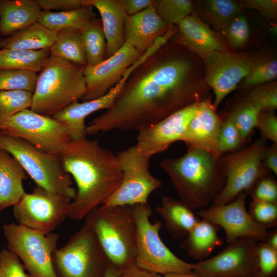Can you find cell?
<instances>
[{"label": "cell", "mask_w": 277, "mask_h": 277, "mask_svg": "<svg viewBox=\"0 0 277 277\" xmlns=\"http://www.w3.org/2000/svg\"><path fill=\"white\" fill-rule=\"evenodd\" d=\"M50 57L49 49L0 50V69H17L41 72Z\"/></svg>", "instance_id": "31"}, {"label": "cell", "mask_w": 277, "mask_h": 277, "mask_svg": "<svg viewBox=\"0 0 277 277\" xmlns=\"http://www.w3.org/2000/svg\"><path fill=\"white\" fill-rule=\"evenodd\" d=\"M116 155L122 171V181L116 190L103 205L132 206L148 203L150 195L162 186L161 181L150 172L152 156L139 151L135 145L121 150Z\"/></svg>", "instance_id": "12"}, {"label": "cell", "mask_w": 277, "mask_h": 277, "mask_svg": "<svg viewBox=\"0 0 277 277\" xmlns=\"http://www.w3.org/2000/svg\"><path fill=\"white\" fill-rule=\"evenodd\" d=\"M127 80L122 77L120 82L104 96L89 101L73 102L52 117L66 125L71 140H78L86 137V118L96 111L110 109Z\"/></svg>", "instance_id": "20"}, {"label": "cell", "mask_w": 277, "mask_h": 277, "mask_svg": "<svg viewBox=\"0 0 277 277\" xmlns=\"http://www.w3.org/2000/svg\"><path fill=\"white\" fill-rule=\"evenodd\" d=\"M0 277H30L20 259L8 249L0 252Z\"/></svg>", "instance_id": "44"}, {"label": "cell", "mask_w": 277, "mask_h": 277, "mask_svg": "<svg viewBox=\"0 0 277 277\" xmlns=\"http://www.w3.org/2000/svg\"><path fill=\"white\" fill-rule=\"evenodd\" d=\"M246 193H242L233 201L224 205H210L199 209L195 214L201 219L222 227L229 244L235 240L248 237L259 242H265L268 229L256 223L247 211Z\"/></svg>", "instance_id": "15"}, {"label": "cell", "mask_w": 277, "mask_h": 277, "mask_svg": "<svg viewBox=\"0 0 277 277\" xmlns=\"http://www.w3.org/2000/svg\"><path fill=\"white\" fill-rule=\"evenodd\" d=\"M197 11L201 16L224 34L232 20L241 14V7L231 0H207L200 2Z\"/></svg>", "instance_id": "32"}, {"label": "cell", "mask_w": 277, "mask_h": 277, "mask_svg": "<svg viewBox=\"0 0 277 277\" xmlns=\"http://www.w3.org/2000/svg\"><path fill=\"white\" fill-rule=\"evenodd\" d=\"M256 127L259 130L262 138L277 144V116L274 111H260Z\"/></svg>", "instance_id": "46"}, {"label": "cell", "mask_w": 277, "mask_h": 277, "mask_svg": "<svg viewBox=\"0 0 277 277\" xmlns=\"http://www.w3.org/2000/svg\"><path fill=\"white\" fill-rule=\"evenodd\" d=\"M262 162L264 166L269 170L277 174V144H272L265 148Z\"/></svg>", "instance_id": "50"}, {"label": "cell", "mask_w": 277, "mask_h": 277, "mask_svg": "<svg viewBox=\"0 0 277 277\" xmlns=\"http://www.w3.org/2000/svg\"><path fill=\"white\" fill-rule=\"evenodd\" d=\"M272 248L277 250V230L276 229L269 232L268 235L265 242Z\"/></svg>", "instance_id": "52"}, {"label": "cell", "mask_w": 277, "mask_h": 277, "mask_svg": "<svg viewBox=\"0 0 277 277\" xmlns=\"http://www.w3.org/2000/svg\"><path fill=\"white\" fill-rule=\"evenodd\" d=\"M132 206L136 227L135 263L141 267L162 275L193 271V264L177 257L162 240L159 231L162 222L150 221L153 211L148 203Z\"/></svg>", "instance_id": "7"}, {"label": "cell", "mask_w": 277, "mask_h": 277, "mask_svg": "<svg viewBox=\"0 0 277 277\" xmlns=\"http://www.w3.org/2000/svg\"><path fill=\"white\" fill-rule=\"evenodd\" d=\"M156 211L168 232L175 239L185 238L200 219L180 200L163 196Z\"/></svg>", "instance_id": "26"}, {"label": "cell", "mask_w": 277, "mask_h": 277, "mask_svg": "<svg viewBox=\"0 0 277 277\" xmlns=\"http://www.w3.org/2000/svg\"><path fill=\"white\" fill-rule=\"evenodd\" d=\"M141 55L135 48L125 42L112 56L98 64L86 67L84 76L86 89L82 98L83 102L93 100L107 93Z\"/></svg>", "instance_id": "17"}, {"label": "cell", "mask_w": 277, "mask_h": 277, "mask_svg": "<svg viewBox=\"0 0 277 277\" xmlns=\"http://www.w3.org/2000/svg\"><path fill=\"white\" fill-rule=\"evenodd\" d=\"M226 35L234 48L241 47L246 43L249 37V27L245 16L240 14L232 20Z\"/></svg>", "instance_id": "45"}, {"label": "cell", "mask_w": 277, "mask_h": 277, "mask_svg": "<svg viewBox=\"0 0 277 277\" xmlns=\"http://www.w3.org/2000/svg\"><path fill=\"white\" fill-rule=\"evenodd\" d=\"M33 93L25 90L0 91V124L5 120L31 108Z\"/></svg>", "instance_id": "35"}, {"label": "cell", "mask_w": 277, "mask_h": 277, "mask_svg": "<svg viewBox=\"0 0 277 277\" xmlns=\"http://www.w3.org/2000/svg\"><path fill=\"white\" fill-rule=\"evenodd\" d=\"M0 149L15 158L37 186L71 201L74 199L76 189L58 155L43 152L22 139L1 133Z\"/></svg>", "instance_id": "6"}, {"label": "cell", "mask_w": 277, "mask_h": 277, "mask_svg": "<svg viewBox=\"0 0 277 277\" xmlns=\"http://www.w3.org/2000/svg\"><path fill=\"white\" fill-rule=\"evenodd\" d=\"M176 43L203 58L215 51H227L224 44L195 11L177 25Z\"/></svg>", "instance_id": "21"}, {"label": "cell", "mask_w": 277, "mask_h": 277, "mask_svg": "<svg viewBox=\"0 0 277 277\" xmlns=\"http://www.w3.org/2000/svg\"><path fill=\"white\" fill-rule=\"evenodd\" d=\"M120 272L109 263L104 277H118Z\"/></svg>", "instance_id": "53"}, {"label": "cell", "mask_w": 277, "mask_h": 277, "mask_svg": "<svg viewBox=\"0 0 277 277\" xmlns=\"http://www.w3.org/2000/svg\"><path fill=\"white\" fill-rule=\"evenodd\" d=\"M259 242L242 237L228 244L213 256L193 264V272L200 277H244L258 271Z\"/></svg>", "instance_id": "14"}, {"label": "cell", "mask_w": 277, "mask_h": 277, "mask_svg": "<svg viewBox=\"0 0 277 277\" xmlns=\"http://www.w3.org/2000/svg\"><path fill=\"white\" fill-rule=\"evenodd\" d=\"M0 133L22 139L40 151L56 155L71 140L64 123L30 108L4 121L0 124Z\"/></svg>", "instance_id": "11"}, {"label": "cell", "mask_w": 277, "mask_h": 277, "mask_svg": "<svg viewBox=\"0 0 277 277\" xmlns=\"http://www.w3.org/2000/svg\"><path fill=\"white\" fill-rule=\"evenodd\" d=\"M260 111L258 107L244 100L227 116L236 126L244 143L250 138L253 129L256 127L257 118Z\"/></svg>", "instance_id": "37"}, {"label": "cell", "mask_w": 277, "mask_h": 277, "mask_svg": "<svg viewBox=\"0 0 277 277\" xmlns=\"http://www.w3.org/2000/svg\"><path fill=\"white\" fill-rule=\"evenodd\" d=\"M37 75L33 71L0 69V91L25 90L33 93Z\"/></svg>", "instance_id": "36"}, {"label": "cell", "mask_w": 277, "mask_h": 277, "mask_svg": "<svg viewBox=\"0 0 277 277\" xmlns=\"http://www.w3.org/2000/svg\"><path fill=\"white\" fill-rule=\"evenodd\" d=\"M42 10H51L67 11L79 9L83 6V0H36Z\"/></svg>", "instance_id": "48"}, {"label": "cell", "mask_w": 277, "mask_h": 277, "mask_svg": "<svg viewBox=\"0 0 277 277\" xmlns=\"http://www.w3.org/2000/svg\"><path fill=\"white\" fill-rule=\"evenodd\" d=\"M3 230L7 249L22 261L30 277H58L52 261L58 234H45L14 223L4 225Z\"/></svg>", "instance_id": "9"}, {"label": "cell", "mask_w": 277, "mask_h": 277, "mask_svg": "<svg viewBox=\"0 0 277 277\" xmlns=\"http://www.w3.org/2000/svg\"><path fill=\"white\" fill-rule=\"evenodd\" d=\"M95 18L93 7L83 6L79 9L52 12L42 10L37 22L50 30L58 32L67 28L81 30L89 21Z\"/></svg>", "instance_id": "30"}, {"label": "cell", "mask_w": 277, "mask_h": 277, "mask_svg": "<svg viewBox=\"0 0 277 277\" xmlns=\"http://www.w3.org/2000/svg\"><path fill=\"white\" fill-rule=\"evenodd\" d=\"M154 7L161 18L167 26L178 25L186 16L194 11L189 0H157Z\"/></svg>", "instance_id": "34"}, {"label": "cell", "mask_w": 277, "mask_h": 277, "mask_svg": "<svg viewBox=\"0 0 277 277\" xmlns=\"http://www.w3.org/2000/svg\"><path fill=\"white\" fill-rule=\"evenodd\" d=\"M249 194L252 200L277 203V182L270 173L254 184Z\"/></svg>", "instance_id": "43"}, {"label": "cell", "mask_w": 277, "mask_h": 277, "mask_svg": "<svg viewBox=\"0 0 277 277\" xmlns=\"http://www.w3.org/2000/svg\"><path fill=\"white\" fill-rule=\"evenodd\" d=\"M118 277H163V275L141 267L134 263L121 272Z\"/></svg>", "instance_id": "51"}, {"label": "cell", "mask_w": 277, "mask_h": 277, "mask_svg": "<svg viewBox=\"0 0 277 277\" xmlns=\"http://www.w3.org/2000/svg\"><path fill=\"white\" fill-rule=\"evenodd\" d=\"M52 261L58 277H104L109 263L85 219L67 243L55 250Z\"/></svg>", "instance_id": "8"}, {"label": "cell", "mask_w": 277, "mask_h": 277, "mask_svg": "<svg viewBox=\"0 0 277 277\" xmlns=\"http://www.w3.org/2000/svg\"><path fill=\"white\" fill-rule=\"evenodd\" d=\"M258 271L262 277H275L277 273V250L265 242H259L258 247Z\"/></svg>", "instance_id": "42"}, {"label": "cell", "mask_w": 277, "mask_h": 277, "mask_svg": "<svg viewBox=\"0 0 277 277\" xmlns=\"http://www.w3.org/2000/svg\"><path fill=\"white\" fill-rule=\"evenodd\" d=\"M71 202L37 186L13 206V215L17 224L47 234L67 217Z\"/></svg>", "instance_id": "13"}, {"label": "cell", "mask_w": 277, "mask_h": 277, "mask_svg": "<svg viewBox=\"0 0 277 277\" xmlns=\"http://www.w3.org/2000/svg\"><path fill=\"white\" fill-rule=\"evenodd\" d=\"M164 46L133 70L112 106L87 126V134L112 130L138 132L203 100L202 91L188 81L189 61Z\"/></svg>", "instance_id": "1"}, {"label": "cell", "mask_w": 277, "mask_h": 277, "mask_svg": "<svg viewBox=\"0 0 277 277\" xmlns=\"http://www.w3.org/2000/svg\"><path fill=\"white\" fill-rule=\"evenodd\" d=\"M243 8L253 9L259 11L267 18H275L277 14L276 0H243L237 2Z\"/></svg>", "instance_id": "47"}, {"label": "cell", "mask_w": 277, "mask_h": 277, "mask_svg": "<svg viewBox=\"0 0 277 277\" xmlns=\"http://www.w3.org/2000/svg\"><path fill=\"white\" fill-rule=\"evenodd\" d=\"M168 28L157 14L153 4L136 14L127 15L124 29L125 42L142 54Z\"/></svg>", "instance_id": "22"}, {"label": "cell", "mask_w": 277, "mask_h": 277, "mask_svg": "<svg viewBox=\"0 0 277 277\" xmlns=\"http://www.w3.org/2000/svg\"><path fill=\"white\" fill-rule=\"evenodd\" d=\"M85 6L95 7L101 16L106 41V58L116 53L125 43L127 16L120 0H83Z\"/></svg>", "instance_id": "23"}, {"label": "cell", "mask_w": 277, "mask_h": 277, "mask_svg": "<svg viewBox=\"0 0 277 277\" xmlns=\"http://www.w3.org/2000/svg\"><path fill=\"white\" fill-rule=\"evenodd\" d=\"M163 277H200L193 271L186 273H172L163 275Z\"/></svg>", "instance_id": "54"}, {"label": "cell", "mask_w": 277, "mask_h": 277, "mask_svg": "<svg viewBox=\"0 0 277 277\" xmlns=\"http://www.w3.org/2000/svg\"><path fill=\"white\" fill-rule=\"evenodd\" d=\"M261 111H275L277 108V85L272 82L256 86L244 99Z\"/></svg>", "instance_id": "38"}, {"label": "cell", "mask_w": 277, "mask_h": 277, "mask_svg": "<svg viewBox=\"0 0 277 277\" xmlns=\"http://www.w3.org/2000/svg\"><path fill=\"white\" fill-rule=\"evenodd\" d=\"M123 8L127 15L136 14L153 5V0H120Z\"/></svg>", "instance_id": "49"}, {"label": "cell", "mask_w": 277, "mask_h": 277, "mask_svg": "<svg viewBox=\"0 0 277 277\" xmlns=\"http://www.w3.org/2000/svg\"><path fill=\"white\" fill-rule=\"evenodd\" d=\"M57 32L49 30L36 22L17 31L8 37L0 38V49H17L26 50L49 49Z\"/></svg>", "instance_id": "28"}, {"label": "cell", "mask_w": 277, "mask_h": 277, "mask_svg": "<svg viewBox=\"0 0 277 277\" xmlns=\"http://www.w3.org/2000/svg\"><path fill=\"white\" fill-rule=\"evenodd\" d=\"M198 102L188 105L159 122L138 131L135 145L139 151L152 156L180 141L196 112Z\"/></svg>", "instance_id": "18"}, {"label": "cell", "mask_w": 277, "mask_h": 277, "mask_svg": "<svg viewBox=\"0 0 277 277\" xmlns=\"http://www.w3.org/2000/svg\"><path fill=\"white\" fill-rule=\"evenodd\" d=\"M50 56L86 67L87 60L81 30L67 28L57 32L49 49Z\"/></svg>", "instance_id": "29"}, {"label": "cell", "mask_w": 277, "mask_h": 277, "mask_svg": "<svg viewBox=\"0 0 277 277\" xmlns=\"http://www.w3.org/2000/svg\"><path fill=\"white\" fill-rule=\"evenodd\" d=\"M248 212L256 223L267 229L277 225V203L252 200Z\"/></svg>", "instance_id": "41"}, {"label": "cell", "mask_w": 277, "mask_h": 277, "mask_svg": "<svg viewBox=\"0 0 277 277\" xmlns=\"http://www.w3.org/2000/svg\"><path fill=\"white\" fill-rule=\"evenodd\" d=\"M84 219L90 224L110 264L121 272L135 263L136 227L132 206L102 205Z\"/></svg>", "instance_id": "5"}, {"label": "cell", "mask_w": 277, "mask_h": 277, "mask_svg": "<svg viewBox=\"0 0 277 277\" xmlns=\"http://www.w3.org/2000/svg\"><path fill=\"white\" fill-rule=\"evenodd\" d=\"M86 60V67L100 64L106 59V41L101 19L96 17L81 29Z\"/></svg>", "instance_id": "33"}, {"label": "cell", "mask_w": 277, "mask_h": 277, "mask_svg": "<svg viewBox=\"0 0 277 277\" xmlns=\"http://www.w3.org/2000/svg\"><path fill=\"white\" fill-rule=\"evenodd\" d=\"M42 11L36 0H0V35L8 37L37 22Z\"/></svg>", "instance_id": "24"}, {"label": "cell", "mask_w": 277, "mask_h": 277, "mask_svg": "<svg viewBox=\"0 0 277 277\" xmlns=\"http://www.w3.org/2000/svg\"><path fill=\"white\" fill-rule=\"evenodd\" d=\"M218 226L200 219L185 239L180 247L193 259L203 260L217 247L223 244L217 232Z\"/></svg>", "instance_id": "27"}, {"label": "cell", "mask_w": 277, "mask_h": 277, "mask_svg": "<svg viewBox=\"0 0 277 277\" xmlns=\"http://www.w3.org/2000/svg\"><path fill=\"white\" fill-rule=\"evenodd\" d=\"M223 119L209 99L199 102L195 114L180 141L187 147L207 152L215 156L222 155L219 148V136Z\"/></svg>", "instance_id": "19"}, {"label": "cell", "mask_w": 277, "mask_h": 277, "mask_svg": "<svg viewBox=\"0 0 277 277\" xmlns=\"http://www.w3.org/2000/svg\"><path fill=\"white\" fill-rule=\"evenodd\" d=\"M203 59L205 80L213 91V105L216 109L224 98L248 75L252 61L245 55L227 51H215Z\"/></svg>", "instance_id": "16"}, {"label": "cell", "mask_w": 277, "mask_h": 277, "mask_svg": "<svg viewBox=\"0 0 277 277\" xmlns=\"http://www.w3.org/2000/svg\"><path fill=\"white\" fill-rule=\"evenodd\" d=\"M265 142L261 138L241 149L223 155L225 184L212 204H226L242 193H249L259 180L270 173L262 162L267 147Z\"/></svg>", "instance_id": "10"}, {"label": "cell", "mask_w": 277, "mask_h": 277, "mask_svg": "<svg viewBox=\"0 0 277 277\" xmlns=\"http://www.w3.org/2000/svg\"><path fill=\"white\" fill-rule=\"evenodd\" d=\"M277 77V61L265 60L252 62L249 74L244 79L246 87H251L272 82Z\"/></svg>", "instance_id": "39"}, {"label": "cell", "mask_w": 277, "mask_h": 277, "mask_svg": "<svg viewBox=\"0 0 277 277\" xmlns=\"http://www.w3.org/2000/svg\"><path fill=\"white\" fill-rule=\"evenodd\" d=\"M84 67L50 56L37 76L30 109L52 117L82 99L86 89Z\"/></svg>", "instance_id": "4"}, {"label": "cell", "mask_w": 277, "mask_h": 277, "mask_svg": "<svg viewBox=\"0 0 277 277\" xmlns=\"http://www.w3.org/2000/svg\"><path fill=\"white\" fill-rule=\"evenodd\" d=\"M77 189L69 205L67 217L80 220L103 205L116 190L122 171L116 156L96 140H71L58 155Z\"/></svg>", "instance_id": "2"}, {"label": "cell", "mask_w": 277, "mask_h": 277, "mask_svg": "<svg viewBox=\"0 0 277 277\" xmlns=\"http://www.w3.org/2000/svg\"><path fill=\"white\" fill-rule=\"evenodd\" d=\"M243 142L240 132L232 120L228 116L223 119L219 136V148L220 153L239 150Z\"/></svg>", "instance_id": "40"}, {"label": "cell", "mask_w": 277, "mask_h": 277, "mask_svg": "<svg viewBox=\"0 0 277 277\" xmlns=\"http://www.w3.org/2000/svg\"><path fill=\"white\" fill-rule=\"evenodd\" d=\"M223 155L216 157L188 147L183 155L163 159L160 166L169 177L180 200L192 210L201 209L212 203L225 184Z\"/></svg>", "instance_id": "3"}, {"label": "cell", "mask_w": 277, "mask_h": 277, "mask_svg": "<svg viewBox=\"0 0 277 277\" xmlns=\"http://www.w3.org/2000/svg\"><path fill=\"white\" fill-rule=\"evenodd\" d=\"M26 172L17 160L0 149V211L16 204L25 193Z\"/></svg>", "instance_id": "25"}, {"label": "cell", "mask_w": 277, "mask_h": 277, "mask_svg": "<svg viewBox=\"0 0 277 277\" xmlns=\"http://www.w3.org/2000/svg\"><path fill=\"white\" fill-rule=\"evenodd\" d=\"M244 277H262L260 273L259 272V271L254 273H253L252 274H250V275H247V276H244Z\"/></svg>", "instance_id": "55"}]
</instances>
